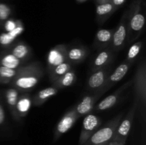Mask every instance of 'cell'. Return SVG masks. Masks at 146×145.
<instances>
[{
  "instance_id": "1",
  "label": "cell",
  "mask_w": 146,
  "mask_h": 145,
  "mask_svg": "<svg viewBox=\"0 0 146 145\" xmlns=\"http://www.w3.org/2000/svg\"><path fill=\"white\" fill-rule=\"evenodd\" d=\"M43 76L44 71L41 64L38 62L30 63L21 67L10 85L19 92H30L38 85Z\"/></svg>"
},
{
  "instance_id": "2",
  "label": "cell",
  "mask_w": 146,
  "mask_h": 145,
  "mask_svg": "<svg viewBox=\"0 0 146 145\" xmlns=\"http://www.w3.org/2000/svg\"><path fill=\"white\" fill-rule=\"evenodd\" d=\"M145 16L141 8V0H135L131 4L127 15L128 29L127 44H131L141 36L145 28Z\"/></svg>"
},
{
  "instance_id": "3",
  "label": "cell",
  "mask_w": 146,
  "mask_h": 145,
  "mask_svg": "<svg viewBox=\"0 0 146 145\" xmlns=\"http://www.w3.org/2000/svg\"><path fill=\"white\" fill-rule=\"evenodd\" d=\"M122 117L123 114H119L104 126L100 127L83 145H96L111 142Z\"/></svg>"
},
{
  "instance_id": "4",
  "label": "cell",
  "mask_w": 146,
  "mask_h": 145,
  "mask_svg": "<svg viewBox=\"0 0 146 145\" xmlns=\"http://www.w3.org/2000/svg\"><path fill=\"white\" fill-rule=\"evenodd\" d=\"M135 90V100L138 102V106L141 105L143 109L146 104V63L143 60L137 68L136 72L133 79Z\"/></svg>"
},
{
  "instance_id": "5",
  "label": "cell",
  "mask_w": 146,
  "mask_h": 145,
  "mask_svg": "<svg viewBox=\"0 0 146 145\" xmlns=\"http://www.w3.org/2000/svg\"><path fill=\"white\" fill-rule=\"evenodd\" d=\"M112 70L113 67H111V66L98 69L94 72H90V75L87 80L86 87V90L88 91L90 93L102 92L106 82L107 78L109 74L112 72Z\"/></svg>"
},
{
  "instance_id": "6",
  "label": "cell",
  "mask_w": 146,
  "mask_h": 145,
  "mask_svg": "<svg viewBox=\"0 0 146 145\" xmlns=\"http://www.w3.org/2000/svg\"><path fill=\"white\" fill-rule=\"evenodd\" d=\"M127 15H128V11L124 13L117 27L114 28L111 48L116 53L118 51L122 50L125 47V44H127L128 36Z\"/></svg>"
},
{
  "instance_id": "7",
  "label": "cell",
  "mask_w": 146,
  "mask_h": 145,
  "mask_svg": "<svg viewBox=\"0 0 146 145\" xmlns=\"http://www.w3.org/2000/svg\"><path fill=\"white\" fill-rule=\"evenodd\" d=\"M137 107H138V102H137L136 100H134V102L130 110L128 111L124 119L120 122L112 141H117V142L123 144L125 143L128 134L131 131V128L132 126L135 112H136Z\"/></svg>"
},
{
  "instance_id": "8",
  "label": "cell",
  "mask_w": 146,
  "mask_h": 145,
  "mask_svg": "<svg viewBox=\"0 0 146 145\" xmlns=\"http://www.w3.org/2000/svg\"><path fill=\"white\" fill-rule=\"evenodd\" d=\"M101 125L102 119L100 117L92 113L86 115L83 120L82 128L79 138V145L84 144Z\"/></svg>"
},
{
  "instance_id": "9",
  "label": "cell",
  "mask_w": 146,
  "mask_h": 145,
  "mask_svg": "<svg viewBox=\"0 0 146 145\" xmlns=\"http://www.w3.org/2000/svg\"><path fill=\"white\" fill-rule=\"evenodd\" d=\"M79 117L76 112L74 107L71 108L64 116L61 117L56 125L54 133V142H56L63 134L66 133L74 125Z\"/></svg>"
},
{
  "instance_id": "10",
  "label": "cell",
  "mask_w": 146,
  "mask_h": 145,
  "mask_svg": "<svg viewBox=\"0 0 146 145\" xmlns=\"http://www.w3.org/2000/svg\"><path fill=\"white\" fill-rule=\"evenodd\" d=\"M116 53L114 52L111 46L104 49L99 50L98 53L94 58L91 64L90 72L97 71L98 69L111 66L115 59Z\"/></svg>"
},
{
  "instance_id": "11",
  "label": "cell",
  "mask_w": 146,
  "mask_h": 145,
  "mask_svg": "<svg viewBox=\"0 0 146 145\" xmlns=\"http://www.w3.org/2000/svg\"><path fill=\"white\" fill-rule=\"evenodd\" d=\"M104 94L103 92L90 93L89 95L84 96L80 102L73 106L78 117H81L93 112L94 107L97 103V101L102 95H104Z\"/></svg>"
},
{
  "instance_id": "12",
  "label": "cell",
  "mask_w": 146,
  "mask_h": 145,
  "mask_svg": "<svg viewBox=\"0 0 146 145\" xmlns=\"http://www.w3.org/2000/svg\"><path fill=\"white\" fill-rule=\"evenodd\" d=\"M132 84L133 80H131L128 81V82H126L125 83H124L123 85H121L118 90H116L113 93L107 96L106 98H105L104 100H102L99 103L96 105L93 111H96V112H102V111H105L107 110V109H111V108H112L113 107H114L117 103H118L120 98H121V95H122L123 92L125 89H127L128 87L131 86Z\"/></svg>"
},
{
  "instance_id": "13",
  "label": "cell",
  "mask_w": 146,
  "mask_h": 145,
  "mask_svg": "<svg viewBox=\"0 0 146 145\" xmlns=\"http://www.w3.org/2000/svg\"><path fill=\"white\" fill-rule=\"evenodd\" d=\"M67 48L64 44H58L48 51L46 57L48 72L59 64L67 61Z\"/></svg>"
},
{
  "instance_id": "14",
  "label": "cell",
  "mask_w": 146,
  "mask_h": 145,
  "mask_svg": "<svg viewBox=\"0 0 146 145\" xmlns=\"http://www.w3.org/2000/svg\"><path fill=\"white\" fill-rule=\"evenodd\" d=\"M131 66H132V65L125 61L121 63L113 72H111L109 74L102 92L105 93L106 92L109 90L113 86H114L115 84L121 81L128 73V71L131 68Z\"/></svg>"
},
{
  "instance_id": "15",
  "label": "cell",
  "mask_w": 146,
  "mask_h": 145,
  "mask_svg": "<svg viewBox=\"0 0 146 145\" xmlns=\"http://www.w3.org/2000/svg\"><path fill=\"white\" fill-rule=\"evenodd\" d=\"M88 54V49L84 45H73L67 48V61L71 65H76L82 63Z\"/></svg>"
},
{
  "instance_id": "16",
  "label": "cell",
  "mask_w": 146,
  "mask_h": 145,
  "mask_svg": "<svg viewBox=\"0 0 146 145\" xmlns=\"http://www.w3.org/2000/svg\"><path fill=\"white\" fill-rule=\"evenodd\" d=\"M113 31L114 28L98 30L94 38V48L99 51V50L111 46Z\"/></svg>"
},
{
  "instance_id": "17",
  "label": "cell",
  "mask_w": 146,
  "mask_h": 145,
  "mask_svg": "<svg viewBox=\"0 0 146 145\" xmlns=\"http://www.w3.org/2000/svg\"><path fill=\"white\" fill-rule=\"evenodd\" d=\"M116 10L118 9L111 4V1L96 4V14L97 22L100 25L104 24Z\"/></svg>"
},
{
  "instance_id": "18",
  "label": "cell",
  "mask_w": 146,
  "mask_h": 145,
  "mask_svg": "<svg viewBox=\"0 0 146 145\" xmlns=\"http://www.w3.org/2000/svg\"><path fill=\"white\" fill-rule=\"evenodd\" d=\"M12 55L22 61H27L31 55L32 50L31 47L23 41H19L12 44L9 48H7Z\"/></svg>"
},
{
  "instance_id": "19",
  "label": "cell",
  "mask_w": 146,
  "mask_h": 145,
  "mask_svg": "<svg viewBox=\"0 0 146 145\" xmlns=\"http://www.w3.org/2000/svg\"><path fill=\"white\" fill-rule=\"evenodd\" d=\"M19 91L17 90L15 88H11L6 90L5 94H4L5 95L6 103H7L11 115L14 120L18 121V122H19L20 119L17 115L16 107H17V100H18L19 96Z\"/></svg>"
},
{
  "instance_id": "20",
  "label": "cell",
  "mask_w": 146,
  "mask_h": 145,
  "mask_svg": "<svg viewBox=\"0 0 146 145\" xmlns=\"http://www.w3.org/2000/svg\"><path fill=\"white\" fill-rule=\"evenodd\" d=\"M59 90L55 86L48 87L37 92L31 100L32 105L34 107H38L45 103L51 98L57 94Z\"/></svg>"
},
{
  "instance_id": "21",
  "label": "cell",
  "mask_w": 146,
  "mask_h": 145,
  "mask_svg": "<svg viewBox=\"0 0 146 145\" xmlns=\"http://www.w3.org/2000/svg\"><path fill=\"white\" fill-rule=\"evenodd\" d=\"M24 31V26L21 21L15 29L9 32H4L0 34V45L5 48H9L16 38L21 35Z\"/></svg>"
},
{
  "instance_id": "22",
  "label": "cell",
  "mask_w": 146,
  "mask_h": 145,
  "mask_svg": "<svg viewBox=\"0 0 146 145\" xmlns=\"http://www.w3.org/2000/svg\"><path fill=\"white\" fill-rule=\"evenodd\" d=\"M27 61H22L11 53L7 50L0 54V66L9 68H18L25 65Z\"/></svg>"
},
{
  "instance_id": "23",
  "label": "cell",
  "mask_w": 146,
  "mask_h": 145,
  "mask_svg": "<svg viewBox=\"0 0 146 145\" xmlns=\"http://www.w3.org/2000/svg\"><path fill=\"white\" fill-rule=\"evenodd\" d=\"M31 105H32V102H31V98L29 94L24 93L21 95H19L18 100H17L16 110H17V115L20 120L27 116Z\"/></svg>"
},
{
  "instance_id": "24",
  "label": "cell",
  "mask_w": 146,
  "mask_h": 145,
  "mask_svg": "<svg viewBox=\"0 0 146 145\" xmlns=\"http://www.w3.org/2000/svg\"><path fill=\"white\" fill-rule=\"evenodd\" d=\"M76 80V74L75 71L71 68L70 71L66 72L64 75H62L52 84L58 90H61L74 85Z\"/></svg>"
},
{
  "instance_id": "25",
  "label": "cell",
  "mask_w": 146,
  "mask_h": 145,
  "mask_svg": "<svg viewBox=\"0 0 146 145\" xmlns=\"http://www.w3.org/2000/svg\"><path fill=\"white\" fill-rule=\"evenodd\" d=\"M71 68H72V65L68 61H65V62L56 66L55 68H54L51 71L48 72L51 82L54 83L56 80H57L58 78H61L62 75H64L68 71H70Z\"/></svg>"
},
{
  "instance_id": "26",
  "label": "cell",
  "mask_w": 146,
  "mask_h": 145,
  "mask_svg": "<svg viewBox=\"0 0 146 145\" xmlns=\"http://www.w3.org/2000/svg\"><path fill=\"white\" fill-rule=\"evenodd\" d=\"M21 68H9L0 66V84H10L12 80L17 76Z\"/></svg>"
},
{
  "instance_id": "27",
  "label": "cell",
  "mask_w": 146,
  "mask_h": 145,
  "mask_svg": "<svg viewBox=\"0 0 146 145\" xmlns=\"http://www.w3.org/2000/svg\"><path fill=\"white\" fill-rule=\"evenodd\" d=\"M143 46V41H138V42H135L132 44L128 49L125 61L129 63L132 65H133L139 57Z\"/></svg>"
},
{
  "instance_id": "28",
  "label": "cell",
  "mask_w": 146,
  "mask_h": 145,
  "mask_svg": "<svg viewBox=\"0 0 146 145\" xmlns=\"http://www.w3.org/2000/svg\"><path fill=\"white\" fill-rule=\"evenodd\" d=\"M11 14V9L9 6L4 3H0V24H3L9 19Z\"/></svg>"
},
{
  "instance_id": "29",
  "label": "cell",
  "mask_w": 146,
  "mask_h": 145,
  "mask_svg": "<svg viewBox=\"0 0 146 145\" xmlns=\"http://www.w3.org/2000/svg\"><path fill=\"white\" fill-rule=\"evenodd\" d=\"M20 20H14L13 18H9L7 19L5 22L4 23V29L5 32H9V31H13L17 28L18 24H19Z\"/></svg>"
},
{
  "instance_id": "30",
  "label": "cell",
  "mask_w": 146,
  "mask_h": 145,
  "mask_svg": "<svg viewBox=\"0 0 146 145\" xmlns=\"http://www.w3.org/2000/svg\"><path fill=\"white\" fill-rule=\"evenodd\" d=\"M6 119V114L5 110H4V105L1 100L0 99V126L3 125L4 124Z\"/></svg>"
},
{
  "instance_id": "31",
  "label": "cell",
  "mask_w": 146,
  "mask_h": 145,
  "mask_svg": "<svg viewBox=\"0 0 146 145\" xmlns=\"http://www.w3.org/2000/svg\"><path fill=\"white\" fill-rule=\"evenodd\" d=\"M111 2L118 9L123 5L124 3L125 2V0H111Z\"/></svg>"
},
{
  "instance_id": "32",
  "label": "cell",
  "mask_w": 146,
  "mask_h": 145,
  "mask_svg": "<svg viewBox=\"0 0 146 145\" xmlns=\"http://www.w3.org/2000/svg\"><path fill=\"white\" fill-rule=\"evenodd\" d=\"M109 145H125V144L117 142V141H111V142H110Z\"/></svg>"
},
{
  "instance_id": "33",
  "label": "cell",
  "mask_w": 146,
  "mask_h": 145,
  "mask_svg": "<svg viewBox=\"0 0 146 145\" xmlns=\"http://www.w3.org/2000/svg\"><path fill=\"white\" fill-rule=\"evenodd\" d=\"M96 4H101V3H105V2H109L111 0H96Z\"/></svg>"
},
{
  "instance_id": "34",
  "label": "cell",
  "mask_w": 146,
  "mask_h": 145,
  "mask_svg": "<svg viewBox=\"0 0 146 145\" xmlns=\"http://www.w3.org/2000/svg\"><path fill=\"white\" fill-rule=\"evenodd\" d=\"M110 142H106V143H104V144H96V145H109Z\"/></svg>"
},
{
  "instance_id": "35",
  "label": "cell",
  "mask_w": 146,
  "mask_h": 145,
  "mask_svg": "<svg viewBox=\"0 0 146 145\" xmlns=\"http://www.w3.org/2000/svg\"><path fill=\"white\" fill-rule=\"evenodd\" d=\"M76 1H77V2H78V3H83V2H84V1H86V0H76Z\"/></svg>"
}]
</instances>
